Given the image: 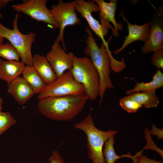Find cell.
I'll return each mask as SVG.
<instances>
[{"label":"cell","mask_w":163,"mask_h":163,"mask_svg":"<svg viewBox=\"0 0 163 163\" xmlns=\"http://www.w3.org/2000/svg\"><path fill=\"white\" fill-rule=\"evenodd\" d=\"M16 123V120L9 112H0V136Z\"/></svg>","instance_id":"22"},{"label":"cell","mask_w":163,"mask_h":163,"mask_svg":"<svg viewBox=\"0 0 163 163\" xmlns=\"http://www.w3.org/2000/svg\"><path fill=\"white\" fill-rule=\"evenodd\" d=\"M25 66L19 61H5L0 58V79L8 85L22 74Z\"/></svg>","instance_id":"15"},{"label":"cell","mask_w":163,"mask_h":163,"mask_svg":"<svg viewBox=\"0 0 163 163\" xmlns=\"http://www.w3.org/2000/svg\"><path fill=\"white\" fill-rule=\"evenodd\" d=\"M160 13L157 12L151 21L148 38L141 48L143 54L163 50V20Z\"/></svg>","instance_id":"12"},{"label":"cell","mask_w":163,"mask_h":163,"mask_svg":"<svg viewBox=\"0 0 163 163\" xmlns=\"http://www.w3.org/2000/svg\"><path fill=\"white\" fill-rule=\"evenodd\" d=\"M74 2L76 10L86 20L90 29L101 39L102 43L106 48L109 49L108 43L104 38L108 33V29L102 25L92 14L93 12L100 11L98 5L92 0L87 1L84 0H75Z\"/></svg>","instance_id":"9"},{"label":"cell","mask_w":163,"mask_h":163,"mask_svg":"<svg viewBox=\"0 0 163 163\" xmlns=\"http://www.w3.org/2000/svg\"><path fill=\"white\" fill-rule=\"evenodd\" d=\"M33 66L46 85L55 81L57 77L45 56L39 54L33 56Z\"/></svg>","instance_id":"16"},{"label":"cell","mask_w":163,"mask_h":163,"mask_svg":"<svg viewBox=\"0 0 163 163\" xmlns=\"http://www.w3.org/2000/svg\"><path fill=\"white\" fill-rule=\"evenodd\" d=\"M70 71L75 80L84 86L85 94L89 99L95 100L99 95L100 79L90 58L75 56Z\"/></svg>","instance_id":"4"},{"label":"cell","mask_w":163,"mask_h":163,"mask_svg":"<svg viewBox=\"0 0 163 163\" xmlns=\"http://www.w3.org/2000/svg\"><path fill=\"white\" fill-rule=\"evenodd\" d=\"M8 61H19L20 56L17 50L8 42L0 45V58Z\"/></svg>","instance_id":"21"},{"label":"cell","mask_w":163,"mask_h":163,"mask_svg":"<svg viewBox=\"0 0 163 163\" xmlns=\"http://www.w3.org/2000/svg\"><path fill=\"white\" fill-rule=\"evenodd\" d=\"M22 74L35 94H40L47 85L33 66L25 65Z\"/></svg>","instance_id":"17"},{"label":"cell","mask_w":163,"mask_h":163,"mask_svg":"<svg viewBox=\"0 0 163 163\" xmlns=\"http://www.w3.org/2000/svg\"><path fill=\"white\" fill-rule=\"evenodd\" d=\"M85 94L84 86L74 79L70 70L65 72L51 83L47 85L37 97L40 100L50 97Z\"/></svg>","instance_id":"6"},{"label":"cell","mask_w":163,"mask_h":163,"mask_svg":"<svg viewBox=\"0 0 163 163\" xmlns=\"http://www.w3.org/2000/svg\"><path fill=\"white\" fill-rule=\"evenodd\" d=\"M75 56L72 52L67 53L59 42H55L45 57L58 78L72 69Z\"/></svg>","instance_id":"10"},{"label":"cell","mask_w":163,"mask_h":163,"mask_svg":"<svg viewBox=\"0 0 163 163\" xmlns=\"http://www.w3.org/2000/svg\"><path fill=\"white\" fill-rule=\"evenodd\" d=\"M145 138L147 140V143L143 149L139 152L141 154H142L143 151L145 149H150L154 150L157 152L160 155L162 158H163V151L162 150L158 148L155 144L151 137L150 130L148 129L145 128Z\"/></svg>","instance_id":"24"},{"label":"cell","mask_w":163,"mask_h":163,"mask_svg":"<svg viewBox=\"0 0 163 163\" xmlns=\"http://www.w3.org/2000/svg\"><path fill=\"white\" fill-rule=\"evenodd\" d=\"M8 93L20 105L26 104L35 94L28 83L18 76L7 85Z\"/></svg>","instance_id":"14"},{"label":"cell","mask_w":163,"mask_h":163,"mask_svg":"<svg viewBox=\"0 0 163 163\" xmlns=\"http://www.w3.org/2000/svg\"><path fill=\"white\" fill-rule=\"evenodd\" d=\"M120 105L124 110L129 113L136 112L142 107L139 104L124 97L119 100Z\"/></svg>","instance_id":"23"},{"label":"cell","mask_w":163,"mask_h":163,"mask_svg":"<svg viewBox=\"0 0 163 163\" xmlns=\"http://www.w3.org/2000/svg\"><path fill=\"white\" fill-rule=\"evenodd\" d=\"M75 128L83 131L87 137V148L89 158L92 163H105L103 148L105 142L118 131L109 129L107 131L99 130L95 126L91 113L80 122L74 125Z\"/></svg>","instance_id":"3"},{"label":"cell","mask_w":163,"mask_h":163,"mask_svg":"<svg viewBox=\"0 0 163 163\" xmlns=\"http://www.w3.org/2000/svg\"><path fill=\"white\" fill-rule=\"evenodd\" d=\"M115 144L114 135L110 137L104 144L103 153L105 163H115L117 160L122 158H131L133 163H137V160L135 155H131L129 152L121 156L117 154L114 148Z\"/></svg>","instance_id":"20"},{"label":"cell","mask_w":163,"mask_h":163,"mask_svg":"<svg viewBox=\"0 0 163 163\" xmlns=\"http://www.w3.org/2000/svg\"><path fill=\"white\" fill-rule=\"evenodd\" d=\"M125 97L146 108L157 107L159 102L155 91L136 92Z\"/></svg>","instance_id":"19"},{"label":"cell","mask_w":163,"mask_h":163,"mask_svg":"<svg viewBox=\"0 0 163 163\" xmlns=\"http://www.w3.org/2000/svg\"><path fill=\"white\" fill-rule=\"evenodd\" d=\"M85 30L88 35L85 40L86 46L84 50V53L87 57H89L99 76L98 96L100 98V105L106 90L114 88L110 77L111 70L110 59L105 46L102 43L99 47L90 28L86 27Z\"/></svg>","instance_id":"2"},{"label":"cell","mask_w":163,"mask_h":163,"mask_svg":"<svg viewBox=\"0 0 163 163\" xmlns=\"http://www.w3.org/2000/svg\"><path fill=\"white\" fill-rule=\"evenodd\" d=\"M4 38L0 35V45L3 43V41Z\"/></svg>","instance_id":"31"},{"label":"cell","mask_w":163,"mask_h":163,"mask_svg":"<svg viewBox=\"0 0 163 163\" xmlns=\"http://www.w3.org/2000/svg\"><path fill=\"white\" fill-rule=\"evenodd\" d=\"M136 85L133 88L126 91V94L129 95L140 91H155L157 89L163 86V74L160 69H158L153 75L152 80L150 82L139 83L136 81Z\"/></svg>","instance_id":"18"},{"label":"cell","mask_w":163,"mask_h":163,"mask_svg":"<svg viewBox=\"0 0 163 163\" xmlns=\"http://www.w3.org/2000/svg\"><path fill=\"white\" fill-rule=\"evenodd\" d=\"M151 62L158 69H163V50L154 52L152 56Z\"/></svg>","instance_id":"25"},{"label":"cell","mask_w":163,"mask_h":163,"mask_svg":"<svg viewBox=\"0 0 163 163\" xmlns=\"http://www.w3.org/2000/svg\"><path fill=\"white\" fill-rule=\"evenodd\" d=\"M120 16L127 24L128 34L125 37V39L122 46L119 49L113 51V53L115 55L119 54L127 46L135 41L141 40L145 42L149 35L151 24L150 21L140 26L135 24H132L126 18L123 9L120 13Z\"/></svg>","instance_id":"13"},{"label":"cell","mask_w":163,"mask_h":163,"mask_svg":"<svg viewBox=\"0 0 163 163\" xmlns=\"http://www.w3.org/2000/svg\"><path fill=\"white\" fill-rule=\"evenodd\" d=\"M47 0H24L22 3L14 4L12 7L18 13L21 12L38 21L43 22L53 29L59 28L53 20L50 10L46 6Z\"/></svg>","instance_id":"8"},{"label":"cell","mask_w":163,"mask_h":163,"mask_svg":"<svg viewBox=\"0 0 163 163\" xmlns=\"http://www.w3.org/2000/svg\"><path fill=\"white\" fill-rule=\"evenodd\" d=\"M18 17L19 14L17 13L13 22V29L6 27L0 23V35L8 40L17 50L22 63L26 65L33 66L31 46L35 40L36 34L33 32L27 34L20 32L18 26Z\"/></svg>","instance_id":"5"},{"label":"cell","mask_w":163,"mask_h":163,"mask_svg":"<svg viewBox=\"0 0 163 163\" xmlns=\"http://www.w3.org/2000/svg\"><path fill=\"white\" fill-rule=\"evenodd\" d=\"M3 103V101L2 98L0 97V112L2 111Z\"/></svg>","instance_id":"29"},{"label":"cell","mask_w":163,"mask_h":163,"mask_svg":"<svg viewBox=\"0 0 163 163\" xmlns=\"http://www.w3.org/2000/svg\"><path fill=\"white\" fill-rule=\"evenodd\" d=\"M51 7V14L59 28V34L55 42H61L63 49L66 51L64 39L65 27L68 26L79 25L81 23L76 11L74 1L66 2L62 0H59L57 5H53Z\"/></svg>","instance_id":"7"},{"label":"cell","mask_w":163,"mask_h":163,"mask_svg":"<svg viewBox=\"0 0 163 163\" xmlns=\"http://www.w3.org/2000/svg\"><path fill=\"white\" fill-rule=\"evenodd\" d=\"M98 6L100 23L108 29H111L115 37L119 36V30H123V24L118 23L115 19V13L117 3V0H110L109 2L104 0H92Z\"/></svg>","instance_id":"11"},{"label":"cell","mask_w":163,"mask_h":163,"mask_svg":"<svg viewBox=\"0 0 163 163\" xmlns=\"http://www.w3.org/2000/svg\"><path fill=\"white\" fill-rule=\"evenodd\" d=\"M49 163H65L57 150H54L49 158Z\"/></svg>","instance_id":"26"},{"label":"cell","mask_w":163,"mask_h":163,"mask_svg":"<svg viewBox=\"0 0 163 163\" xmlns=\"http://www.w3.org/2000/svg\"><path fill=\"white\" fill-rule=\"evenodd\" d=\"M150 130L151 135L157 136L159 139H162L163 138V130L162 129L157 128L154 124L152 126V128Z\"/></svg>","instance_id":"27"},{"label":"cell","mask_w":163,"mask_h":163,"mask_svg":"<svg viewBox=\"0 0 163 163\" xmlns=\"http://www.w3.org/2000/svg\"><path fill=\"white\" fill-rule=\"evenodd\" d=\"M137 163H163V162L151 159L146 155L142 154L139 158Z\"/></svg>","instance_id":"28"},{"label":"cell","mask_w":163,"mask_h":163,"mask_svg":"<svg viewBox=\"0 0 163 163\" xmlns=\"http://www.w3.org/2000/svg\"><path fill=\"white\" fill-rule=\"evenodd\" d=\"M3 7L2 5V0H0V9L3 8ZM3 17V15L0 11V18H2Z\"/></svg>","instance_id":"30"},{"label":"cell","mask_w":163,"mask_h":163,"mask_svg":"<svg viewBox=\"0 0 163 163\" xmlns=\"http://www.w3.org/2000/svg\"><path fill=\"white\" fill-rule=\"evenodd\" d=\"M19 163V162H17V163Z\"/></svg>","instance_id":"32"},{"label":"cell","mask_w":163,"mask_h":163,"mask_svg":"<svg viewBox=\"0 0 163 163\" xmlns=\"http://www.w3.org/2000/svg\"><path fill=\"white\" fill-rule=\"evenodd\" d=\"M88 100L85 94L48 97L39 100L37 108L47 118L69 121L82 112Z\"/></svg>","instance_id":"1"}]
</instances>
